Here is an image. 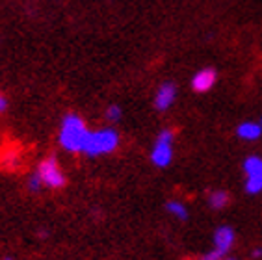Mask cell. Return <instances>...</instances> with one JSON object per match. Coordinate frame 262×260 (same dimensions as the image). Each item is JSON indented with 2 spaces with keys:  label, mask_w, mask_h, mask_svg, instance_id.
Listing matches in <instances>:
<instances>
[{
  "label": "cell",
  "mask_w": 262,
  "mask_h": 260,
  "mask_svg": "<svg viewBox=\"0 0 262 260\" xmlns=\"http://www.w3.org/2000/svg\"><path fill=\"white\" fill-rule=\"evenodd\" d=\"M2 260H15V258H13V256H4Z\"/></svg>",
  "instance_id": "cell-18"
},
{
  "label": "cell",
  "mask_w": 262,
  "mask_h": 260,
  "mask_svg": "<svg viewBox=\"0 0 262 260\" xmlns=\"http://www.w3.org/2000/svg\"><path fill=\"white\" fill-rule=\"evenodd\" d=\"M173 143H175V134L171 128H162L158 132L157 140L152 143L151 153H149V160L157 169H166L169 167L175 156L173 150Z\"/></svg>",
  "instance_id": "cell-3"
},
{
  "label": "cell",
  "mask_w": 262,
  "mask_h": 260,
  "mask_svg": "<svg viewBox=\"0 0 262 260\" xmlns=\"http://www.w3.org/2000/svg\"><path fill=\"white\" fill-rule=\"evenodd\" d=\"M8 106H10L8 99H6V97L0 93V114H6V112H8Z\"/></svg>",
  "instance_id": "cell-15"
},
{
  "label": "cell",
  "mask_w": 262,
  "mask_h": 260,
  "mask_svg": "<svg viewBox=\"0 0 262 260\" xmlns=\"http://www.w3.org/2000/svg\"><path fill=\"white\" fill-rule=\"evenodd\" d=\"M90 134L86 121L76 112H67L60 121V132H58V143L66 153L80 155L82 147L86 143V138Z\"/></svg>",
  "instance_id": "cell-1"
},
{
  "label": "cell",
  "mask_w": 262,
  "mask_h": 260,
  "mask_svg": "<svg viewBox=\"0 0 262 260\" xmlns=\"http://www.w3.org/2000/svg\"><path fill=\"white\" fill-rule=\"evenodd\" d=\"M220 260H238V258H231V256H223V258H220Z\"/></svg>",
  "instance_id": "cell-17"
},
{
  "label": "cell",
  "mask_w": 262,
  "mask_h": 260,
  "mask_svg": "<svg viewBox=\"0 0 262 260\" xmlns=\"http://www.w3.org/2000/svg\"><path fill=\"white\" fill-rule=\"evenodd\" d=\"M166 212L171 218H175V220L179 221H188V218H190V210H188V206L182 203V201H177V199H169L166 203Z\"/></svg>",
  "instance_id": "cell-11"
},
{
  "label": "cell",
  "mask_w": 262,
  "mask_h": 260,
  "mask_svg": "<svg viewBox=\"0 0 262 260\" xmlns=\"http://www.w3.org/2000/svg\"><path fill=\"white\" fill-rule=\"evenodd\" d=\"M236 244V230L231 225H220L214 230V249L227 256L229 251Z\"/></svg>",
  "instance_id": "cell-8"
},
{
  "label": "cell",
  "mask_w": 262,
  "mask_h": 260,
  "mask_svg": "<svg viewBox=\"0 0 262 260\" xmlns=\"http://www.w3.org/2000/svg\"><path fill=\"white\" fill-rule=\"evenodd\" d=\"M217 84V71L214 67H203L192 76L190 85L195 93H208Z\"/></svg>",
  "instance_id": "cell-7"
},
{
  "label": "cell",
  "mask_w": 262,
  "mask_h": 260,
  "mask_svg": "<svg viewBox=\"0 0 262 260\" xmlns=\"http://www.w3.org/2000/svg\"><path fill=\"white\" fill-rule=\"evenodd\" d=\"M45 186H43V180H41V177L37 175V173H30L28 175V179H26V190L30 191V193H39L41 190H43Z\"/></svg>",
  "instance_id": "cell-12"
},
{
  "label": "cell",
  "mask_w": 262,
  "mask_h": 260,
  "mask_svg": "<svg viewBox=\"0 0 262 260\" xmlns=\"http://www.w3.org/2000/svg\"><path fill=\"white\" fill-rule=\"evenodd\" d=\"M177 95H179V88H177L175 82H171V80L162 82V84L157 88V91H155V99H152L155 110L167 112L173 104H175Z\"/></svg>",
  "instance_id": "cell-6"
},
{
  "label": "cell",
  "mask_w": 262,
  "mask_h": 260,
  "mask_svg": "<svg viewBox=\"0 0 262 260\" xmlns=\"http://www.w3.org/2000/svg\"><path fill=\"white\" fill-rule=\"evenodd\" d=\"M35 173L41 177L43 186H45V188H51V190H61V188H66V184H67L66 171H63L61 164L58 162V156L56 155L45 156V158L37 164Z\"/></svg>",
  "instance_id": "cell-4"
},
{
  "label": "cell",
  "mask_w": 262,
  "mask_h": 260,
  "mask_svg": "<svg viewBox=\"0 0 262 260\" xmlns=\"http://www.w3.org/2000/svg\"><path fill=\"white\" fill-rule=\"evenodd\" d=\"M207 203L212 210H223L231 203V195L225 190H212L207 193Z\"/></svg>",
  "instance_id": "cell-10"
},
{
  "label": "cell",
  "mask_w": 262,
  "mask_h": 260,
  "mask_svg": "<svg viewBox=\"0 0 262 260\" xmlns=\"http://www.w3.org/2000/svg\"><path fill=\"white\" fill-rule=\"evenodd\" d=\"M258 123H260V125H262V117H260V121H258Z\"/></svg>",
  "instance_id": "cell-19"
},
{
  "label": "cell",
  "mask_w": 262,
  "mask_h": 260,
  "mask_svg": "<svg viewBox=\"0 0 262 260\" xmlns=\"http://www.w3.org/2000/svg\"><path fill=\"white\" fill-rule=\"evenodd\" d=\"M234 132H236L238 140L253 143V141H258L262 138V125L257 121H242Z\"/></svg>",
  "instance_id": "cell-9"
},
{
  "label": "cell",
  "mask_w": 262,
  "mask_h": 260,
  "mask_svg": "<svg viewBox=\"0 0 262 260\" xmlns=\"http://www.w3.org/2000/svg\"><path fill=\"white\" fill-rule=\"evenodd\" d=\"M104 117L110 123H117V121H121L123 117V108L119 104H108L104 110Z\"/></svg>",
  "instance_id": "cell-13"
},
{
  "label": "cell",
  "mask_w": 262,
  "mask_h": 260,
  "mask_svg": "<svg viewBox=\"0 0 262 260\" xmlns=\"http://www.w3.org/2000/svg\"><path fill=\"white\" fill-rule=\"evenodd\" d=\"M119 143H121V134L114 126H102V128L90 130L80 155L88 156V158L108 156L119 149Z\"/></svg>",
  "instance_id": "cell-2"
},
{
  "label": "cell",
  "mask_w": 262,
  "mask_h": 260,
  "mask_svg": "<svg viewBox=\"0 0 262 260\" xmlns=\"http://www.w3.org/2000/svg\"><path fill=\"white\" fill-rule=\"evenodd\" d=\"M251 256L253 258H262V247H257V249L251 253Z\"/></svg>",
  "instance_id": "cell-16"
},
{
  "label": "cell",
  "mask_w": 262,
  "mask_h": 260,
  "mask_svg": "<svg viewBox=\"0 0 262 260\" xmlns=\"http://www.w3.org/2000/svg\"><path fill=\"white\" fill-rule=\"evenodd\" d=\"M220 258H223L222 253L216 249H212V251H208V253H205L203 256H199L197 260H220Z\"/></svg>",
  "instance_id": "cell-14"
},
{
  "label": "cell",
  "mask_w": 262,
  "mask_h": 260,
  "mask_svg": "<svg viewBox=\"0 0 262 260\" xmlns=\"http://www.w3.org/2000/svg\"><path fill=\"white\" fill-rule=\"evenodd\" d=\"M242 169L246 180L244 188L249 195H258L262 191V156L260 155H249L244 158Z\"/></svg>",
  "instance_id": "cell-5"
}]
</instances>
